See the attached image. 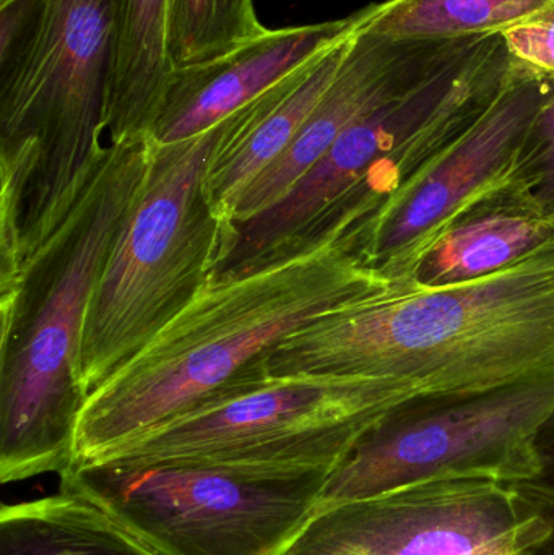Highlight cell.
<instances>
[{
    "label": "cell",
    "instance_id": "cell-1",
    "mask_svg": "<svg viewBox=\"0 0 554 555\" xmlns=\"http://www.w3.org/2000/svg\"><path fill=\"white\" fill-rule=\"evenodd\" d=\"M386 281L337 227L309 246L241 273L211 276L132 359L85 400L74 466L188 413L246 374L293 333L381 293Z\"/></svg>",
    "mask_w": 554,
    "mask_h": 555
},
{
    "label": "cell",
    "instance_id": "cell-2",
    "mask_svg": "<svg viewBox=\"0 0 554 555\" xmlns=\"http://www.w3.org/2000/svg\"><path fill=\"white\" fill-rule=\"evenodd\" d=\"M254 367L461 390L554 369V243L503 272L386 289L293 333Z\"/></svg>",
    "mask_w": 554,
    "mask_h": 555
},
{
    "label": "cell",
    "instance_id": "cell-3",
    "mask_svg": "<svg viewBox=\"0 0 554 555\" xmlns=\"http://www.w3.org/2000/svg\"><path fill=\"white\" fill-rule=\"evenodd\" d=\"M113 0H0V280L57 233L106 156Z\"/></svg>",
    "mask_w": 554,
    "mask_h": 555
},
{
    "label": "cell",
    "instance_id": "cell-4",
    "mask_svg": "<svg viewBox=\"0 0 554 555\" xmlns=\"http://www.w3.org/2000/svg\"><path fill=\"white\" fill-rule=\"evenodd\" d=\"M155 155L150 137L109 143L57 233L0 286V481L74 466L83 406L77 387L85 317Z\"/></svg>",
    "mask_w": 554,
    "mask_h": 555
},
{
    "label": "cell",
    "instance_id": "cell-5",
    "mask_svg": "<svg viewBox=\"0 0 554 555\" xmlns=\"http://www.w3.org/2000/svg\"><path fill=\"white\" fill-rule=\"evenodd\" d=\"M230 117L198 135L159 145L85 317L77 387L87 400L132 359L218 272L234 221L205 194L208 163Z\"/></svg>",
    "mask_w": 554,
    "mask_h": 555
},
{
    "label": "cell",
    "instance_id": "cell-6",
    "mask_svg": "<svg viewBox=\"0 0 554 555\" xmlns=\"http://www.w3.org/2000/svg\"><path fill=\"white\" fill-rule=\"evenodd\" d=\"M410 395L415 393L358 377L249 369L204 403L91 465L332 473L360 437Z\"/></svg>",
    "mask_w": 554,
    "mask_h": 555
},
{
    "label": "cell",
    "instance_id": "cell-7",
    "mask_svg": "<svg viewBox=\"0 0 554 555\" xmlns=\"http://www.w3.org/2000/svg\"><path fill=\"white\" fill-rule=\"evenodd\" d=\"M553 411L554 369L488 387L410 395L328 475L314 517L441 479L532 481L539 473L537 433Z\"/></svg>",
    "mask_w": 554,
    "mask_h": 555
},
{
    "label": "cell",
    "instance_id": "cell-8",
    "mask_svg": "<svg viewBox=\"0 0 554 555\" xmlns=\"http://www.w3.org/2000/svg\"><path fill=\"white\" fill-rule=\"evenodd\" d=\"M328 472L88 465L61 489L94 502L162 555H282L314 517Z\"/></svg>",
    "mask_w": 554,
    "mask_h": 555
},
{
    "label": "cell",
    "instance_id": "cell-9",
    "mask_svg": "<svg viewBox=\"0 0 554 555\" xmlns=\"http://www.w3.org/2000/svg\"><path fill=\"white\" fill-rule=\"evenodd\" d=\"M549 531L513 486L441 479L328 508L282 555H524Z\"/></svg>",
    "mask_w": 554,
    "mask_h": 555
},
{
    "label": "cell",
    "instance_id": "cell-10",
    "mask_svg": "<svg viewBox=\"0 0 554 555\" xmlns=\"http://www.w3.org/2000/svg\"><path fill=\"white\" fill-rule=\"evenodd\" d=\"M552 87V78L513 64L484 117L357 231L355 254L364 269L389 286L402 284L468 204L510 178Z\"/></svg>",
    "mask_w": 554,
    "mask_h": 555
},
{
    "label": "cell",
    "instance_id": "cell-11",
    "mask_svg": "<svg viewBox=\"0 0 554 555\" xmlns=\"http://www.w3.org/2000/svg\"><path fill=\"white\" fill-rule=\"evenodd\" d=\"M368 23L355 33L337 75L288 149L237 202L234 223H244L276 204L355 120L422 78L467 38H392Z\"/></svg>",
    "mask_w": 554,
    "mask_h": 555
},
{
    "label": "cell",
    "instance_id": "cell-12",
    "mask_svg": "<svg viewBox=\"0 0 554 555\" xmlns=\"http://www.w3.org/2000/svg\"><path fill=\"white\" fill-rule=\"evenodd\" d=\"M371 3L345 18L267 29L234 51L189 67L172 68L159 98L150 139L159 145L191 139L357 33L376 15Z\"/></svg>",
    "mask_w": 554,
    "mask_h": 555
},
{
    "label": "cell",
    "instance_id": "cell-13",
    "mask_svg": "<svg viewBox=\"0 0 554 555\" xmlns=\"http://www.w3.org/2000/svg\"><path fill=\"white\" fill-rule=\"evenodd\" d=\"M353 35L231 114L204 179L205 194L221 217L234 221L244 192L288 149L337 75Z\"/></svg>",
    "mask_w": 554,
    "mask_h": 555
},
{
    "label": "cell",
    "instance_id": "cell-14",
    "mask_svg": "<svg viewBox=\"0 0 554 555\" xmlns=\"http://www.w3.org/2000/svg\"><path fill=\"white\" fill-rule=\"evenodd\" d=\"M554 243V220L510 178L468 204L397 287H441L503 272Z\"/></svg>",
    "mask_w": 554,
    "mask_h": 555
},
{
    "label": "cell",
    "instance_id": "cell-15",
    "mask_svg": "<svg viewBox=\"0 0 554 555\" xmlns=\"http://www.w3.org/2000/svg\"><path fill=\"white\" fill-rule=\"evenodd\" d=\"M169 0H113L114 55L104 139L150 137L172 65L168 57Z\"/></svg>",
    "mask_w": 554,
    "mask_h": 555
},
{
    "label": "cell",
    "instance_id": "cell-16",
    "mask_svg": "<svg viewBox=\"0 0 554 555\" xmlns=\"http://www.w3.org/2000/svg\"><path fill=\"white\" fill-rule=\"evenodd\" d=\"M0 555H162L72 492L0 508Z\"/></svg>",
    "mask_w": 554,
    "mask_h": 555
},
{
    "label": "cell",
    "instance_id": "cell-17",
    "mask_svg": "<svg viewBox=\"0 0 554 555\" xmlns=\"http://www.w3.org/2000/svg\"><path fill=\"white\" fill-rule=\"evenodd\" d=\"M554 0H386L368 23L400 39H446L501 33Z\"/></svg>",
    "mask_w": 554,
    "mask_h": 555
},
{
    "label": "cell",
    "instance_id": "cell-18",
    "mask_svg": "<svg viewBox=\"0 0 554 555\" xmlns=\"http://www.w3.org/2000/svg\"><path fill=\"white\" fill-rule=\"evenodd\" d=\"M254 0H169L168 57L172 68L215 61L267 31Z\"/></svg>",
    "mask_w": 554,
    "mask_h": 555
},
{
    "label": "cell",
    "instance_id": "cell-19",
    "mask_svg": "<svg viewBox=\"0 0 554 555\" xmlns=\"http://www.w3.org/2000/svg\"><path fill=\"white\" fill-rule=\"evenodd\" d=\"M511 179L554 220V80L514 162Z\"/></svg>",
    "mask_w": 554,
    "mask_h": 555
},
{
    "label": "cell",
    "instance_id": "cell-20",
    "mask_svg": "<svg viewBox=\"0 0 554 555\" xmlns=\"http://www.w3.org/2000/svg\"><path fill=\"white\" fill-rule=\"evenodd\" d=\"M501 35L513 64L554 80V3Z\"/></svg>",
    "mask_w": 554,
    "mask_h": 555
},
{
    "label": "cell",
    "instance_id": "cell-21",
    "mask_svg": "<svg viewBox=\"0 0 554 555\" xmlns=\"http://www.w3.org/2000/svg\"><path fill=\"white\" fill-rule=\"evenodd\" d=\"M527 499L550 525L549 534L539 543L533 544L524 555H554V492L539 488L532 482L524 481L510 485Z\"/></svg>",
    "mask_w": 554,
    "mask_h": 555
},
{
    "label": "cell",
    "instance_id": "cell-22",
    "mask_svg": "<svg viewBox=\"0 0 554 555\" xmlns=\"http://www.w3.org/2000/svg\"><path fill=\"white\" fill-rule=\"evenodd\" d=\"M536 453L539 473L529 482L554 492V411L537 433Z\"/></svg>",
    "mask_w": 554,
    "mask_h": 555
}]
</instances>
